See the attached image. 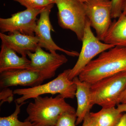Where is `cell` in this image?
Instances as JSON below:
<instances>
[{
	"label": "cell",
	"mask_w": 126,
	"mask_h": 126,
	"mask_svg": "<svg viewBox=\"0 0 126 126\" xmlns=\"http://www.w3.org/2000/svg\"><path fill=\"white\" fill-rule=\"evenodd\" d=\"M77 119L76 112L65 113L60 116L55 126H77Z\"/></svg>",
	"instance_id": "19"
},
{
	"label": "cell",
	"mask_w": 126,
	"mask_h": 126,
	"mask_svg": "<svg viewBox=\"0 0 126 126\" xmlns=\"http://www.w3.org/2000/svg\"><path fill=\"white\" fill-rule=\"evenodd\" d=\"M55 3H52L44 8L40 15L39 18L37 20L35 35L39 40L38 45L52 53H56L57 50L64 52L68 56H79V53L73 50H68L59 47L52 38L51 31H54L50 20L49 15L51 9Z\"/></svg>",
	"instance_id": "10"
},
{
	"label": "cell",
	"mask_w": 126,
	"mask_h": 126,
	"mask_svg": "<svg viewBox=\"0 0 126 126\" xmlns=\"http://www.w3.org/2000/svg\"><path fill=\"white\" fill-rule=\"evenodd\" d=\"M16 109L14 113L7 117H0V126H31L33 123L25 121L21 122L18 119V115L21 111V108L27 103L25 102L18 104L15 101Z\"/></svg>",
	"instance_id": "17"
},
{
	"label": "cell",
	"mask_w": 126,
	"mask_h": 126,
	"mask_svg": "<svg viewBox=\"0 0 126 126\" xmlns=\"http://www.w3.org/2000/svg\"><path fill=\"white\" fill-rule=\"evenodd\" d=\"M14 92L8 88H3L0 94L1 105L4 102H11L14 99Z\"/></svg>",
	"instance_id": "21"
},
{
	"label": "cell",
	"mask_w": 126,
	"mask_h": 126,
	"mask_svg": "<svg viewBox=\"0 0 126 126\" xmlns=\"http://www.w3.org/2000/svg\"><path fill=\"white\" fill-rule=\"evenodd\" d=\"M49 0L50 1H52V2H54L55 3V1L56 0Z\"/></svg>",
	"instance_id": "29"
},
{
	"label": "cell",
	"mask_w": 126,
	"mask_h": 126,
	"mask_svg": "<svg viewBox=\"0 0 126 126\" xmlns=\"http://www.w3.org/2000/svg\"><path fill=\"white\" fill-rule=\"evenodd\" d=\"M112 19L118 18L123 12L126 0H111Z\"/></svg>",
	"instance_id": "20"
},
{
	"label": "cell",
	"mask_w": 126,
	"mask_h": 126,
	"mask_svg": "<svg viewBox=\"0 0 126 126\" xmlns=\"http://www.w3.org/2000/svg\"><path fill=\"white\" fill-rule=\"evenodd\" d=\"M123 115L115 107L102 108L97 112H90L97 126H117Z\"/></svg>",
	"instance_id": "16"
},
{
	"label": "cell",
	"mask_w": 126,
	"mask_h": 126,
	"mask_svg": "<svg viewBox=\"0 0 126 126\" xmlns=\"http://www.w3.org/2000/svg\"><path fill=\"white\" fill-rule=\"evenodd\" d=\"M31 61L26 56L20 57L13 50L1 44L0 52V73L18 69H29Z\"/></svg>",
	"instance_id": "14"
},
{
	"label": "cell",
	"mask_w": 126,
	"mask_h": 126,
	"mask_svg": "<svg viewBox=\"0 0 126 126\" xmlns=\"http://www.w3.org/2000/svg\"><path fill=\"white\" fill-rule=\"evenodd\" d=\"M60 94L55 97L38 96L28 104V117L25 121L46 126H55L59 117L63 113H75V109L65 102Z\"/></svg>",
	"instance_id": "2"
},
{
	"label": "cell",
	"mask_w": 126,
	"mask_h": 126,
	"mask_svg": "<svg viewBox=\"0 0 126 126\" xmlns=\"http://www.w3.org/2000/svg\"><path fill=\"white\" fill-rule=\"evenodd\" d=\"M82 126H97L92 118L90 115V113L84 117Z\"/></svg>",
	"instance_id": "22"
},
{
	"label": "cell",
	"mask_w": 126,
	"mask_h": 126,
	"mask_svg": "<svg viewBox=\"0 0 126 126\" xmlns=\"http://www.w3.org/2000/svg\"><path fill=\"white\" fill-rule=\"evenodd\" d=\"M126 71V47L115 46L99 54L79 75L81 81L92 84L100 79Z\"/></svg>",
	"instance_id": "1"
},
{
	"label": "cell",
	"mask_w": 126,
	"mask_h": 126,
	"mask_svg": "<svg viewBox=\"0 0 126 126\" xmlns=\"http://www.w3.org/2000/svg\"><path fill=\"white\" fill-rule=\"evenodd\" d=\"M122 14L123 15H125L126 16V4H125V6H124V10H123V12Z\"/></svg>",
	"instance_id": "26"
},
{
	"label": "cell",
	"mask_w": 126,
	"mask_h": 126,
	"mask_svg": "<svg viewBox=\"0 0 126 126\" xmlns=\"http://www.w3.org/2000/svg\"><path fill=\"white\" fill-rule=\"evenodd\" d=\"M86 16L96 36L103 41L111 21V4L110 0H88L84 3Z\"/></svg>",
	"instance_id": "7"
},
{
	"label": "cell",
	"mask_w": 126,
	"mask_h": 126,
	"mask_svg": "<svg viewBox=\"0 0 126 126\" xmlns=\"http://www.w3.org/2000/svg\"><path fill=\"white\" fill-rule=\"evenodd\" d=\"M117 126H126V112L123 114Z\"/></svg>",
	"instance_id": "23"
},
{
	"label": "cell",
	"mask_w": 126,
	"mask_h": 126,
	"mask_svg": "<svg viewBox=\"0 0 126 126\" xmlns=\"http://www.w3.org/2000/svg\"><path fill=\"white\" fill-rule=\"evenodd\" d=\"M19 2L26 9H42L54 2L49 0H13Z\"/></svg>",
	"instance_id": "18"
},
{
	"label": "cell",
	"mask_w": 126,
	"mask_h": 126,
	"mask_svg": "<svg viewBox=\"0 0 126 126\" xmlns=\"http://www.w3.org/2000/svg\"><path fill=\"white\" fill-rule=\"evenodd\" d=\"M44 9H26L12 14L10 18H0V33L18 32L27 35L35 36V30L38 20L37 16Z\"/></svg>",
	"instance_id": "8"
},
{
	"label": "cell",
	"mask_w": 126,
	"mask_h": 126,
	"mask_svg": "<svg viewBox=\"0 0 126 126\" xmlns=\"http://www.w3.org/2000/svg\"><path fill=\"white\" fill-rule=\"evenodd\" d=\"M27 56L31 61L29 69L54 74L59 68L68 61L64 55L46 52L39 46L35 52H28Z\"/></svg>",
	"instance_id": "11"
},
{
	"label": "cell",
	"mask_w": 126,
	"mask_h": 126,
	"mask_svg": "<svg viewBox=\"0 0 126 126\" xmlns=\"http://www.w3.org/2000/svg\"><path fill=\"white\" fill-rule=\"evenodd\" d=\"M31 126H46L44 125H41V124H35V123H33L32 125Z\"/></svg>",
	"instance_id": "27"
},
{
	"label": "cell",
	"mask_w": 126,
	"mask_h": 126,
	"mask_svg": "<svg viewBox=\"0 0 126 126\" xmlns=\"http://www.w3.org/2000/svg\"><path fill=\"white\" fill-rule=\"evenodd\" d=\"M91 27L90 22L87 19L83 38L81 41L82 44L81 52L77 63L70 70L69 78L71 80H73L75 77H78L83 69L94 57L115 47L101 42L94 35Z\"/></svg>",
	"instance_id": "6"
},
{
	"label": "cell",
	"mask_w": 126,
	"mask_h": 126,
	"mask_svg": "<svg viewBox=\"0 0 126 126\" xmlns=\"http://www.w3.org/2000/svg\"><path fill=\"white\" fill-rule=\"evenodd\" d=\"M1 44L13 50L23 56L28 52H34L39 46V40L36 36H30L16 32L8 35L0 33Z\"/></svg>",
	"instance_id": "12"
},
{
	"label": "cell",
	"mask_w": 126,
	"mask_h": 126,
	"mask_svg": "<svg viewBox=\"0 0 126 126\" xmlns=\"http://www.w3.org/2000/svg\"><path fill=\"white\" fill-rule=\"evenodd\" d=\"M58 23L62 29L69 30L82 41L87 18L84 3L79 0H56Z\"/></svg>",
	"instance_id": "5"
},
{
	"label": "cell",
	"mask_w": 126,
	"mask_h": 126,
	"mask_svg": "<svg viewBox=\"0 0 126 126\" xmlns=\"http://www.w3.org/2000/svg\"><path fill=\"white\" fill-rule=\"evenodd\" d=\"M126 88V71L100 79L91 85L93 104L102 108L115 107L119 104Z\"/></svg>",
	"instance_id": "4"
},
{
	"label": "cell",
	"mask_w": 126,
	"mask_h": 126,
	"mask_svg": "<svg viewBox=\"0 0 126 126\" xmlns=\"http://www.w3.org/2000/svg\"><path fill=\"white\" fill-rule=\"evenodd\" d=\"M73 80L76 84L77 88L75 96L78 104L76 112L77 126L83 121L85 117L90 112L94 105L90 90L91 84L81 81L78 77H75Z\"/></svg>",
	"instance_id": "13"
},
{
	"label": "cell",
	"mask_w": 126,
	"mask_h": 126,
	"mask_svg": "<svg viewBox=\"0 0 126 126\" xmlns=\"http://www.w3.org/2000/svg\"><path fill=\"white\" fill-rule=\"evenodd\" d=\"M70 70L71 69L64 70L54 79L44 84L15 89L13 91L14 94L21 96L16 99L15 101L21 104L28 99H34L45 94H59L65 99H73L75 96L77 88L73 81L69 79Z\"/></svg>",
	"instance_id": "3"
},
{
	"label": "cell",
	"mask_w": 126,
	"mask_h": 126,
	"mask_svg": "<svg viewBox=\"0 0 126 126\" xmlns=\"http://www.w3.org/2000/svg\"><path fill=\"white\" fill-rule=\"evenodd\" d=\"M103 42L115 46L126 47V16L122 14L112 23Z\"/></svg>",
	"instance_id": "15"
},
{
	"label": "cell",
	"mask_w": 126,
	"mask_h": 126,
	"mask_svg": "<svg viewBox=\"0 0 126 126\" xmlns=\"http://www.w3.org/2000/svg\"><path fill=\"white\" fill-rule=\"evenodd\" d=\"M119 104H126V88L120 97Z\"/></svg>",
	"instance_id": "24"
},
{
	"label": "cell",
	"mask_w": 126,
	"mask_h": 126,
	"mask_svg": "<svg viewBox=\"0 0 126 126\" xmlns=\"http://www.w3.org/2000/svg\"><path fill=\"white\" fill-rule=\"evenodd\" d=\"M55 74L32 69L10 70L0 73V87L2 88L20 86L33 87L39 86Z\"/></svg>",
	"instance_id": "9"
},
{
	"label": "cell",
	"mask_w": 126,
	"mask_h": 126,
	"mask_svg": "<svg viewBox=\"0 0 126 126\" xmlns=\"http://www.w3.org/2000/svg\"><path fill=\"white\" fill-rule=\"evenodd\" d=\"M117 108L120 112H126V104H119L117 105Z\"/></svg>",
	"instance_id": "25"
},
{
	"label": "cell",
	"mask_w": 126,
	"mask_h": 126,
	"mask_svg": "<svg viewBox=\"0 0 126 126\" xmlns=\"http://www.w3.org/2000/svg\"><path fill=\"white\" fill-rule=\"evenodd\" d=\"M79 0L82 3H84V2H87L88 0Z\"/></svg>",
	"instance_id": "28"
}]
</instances>
